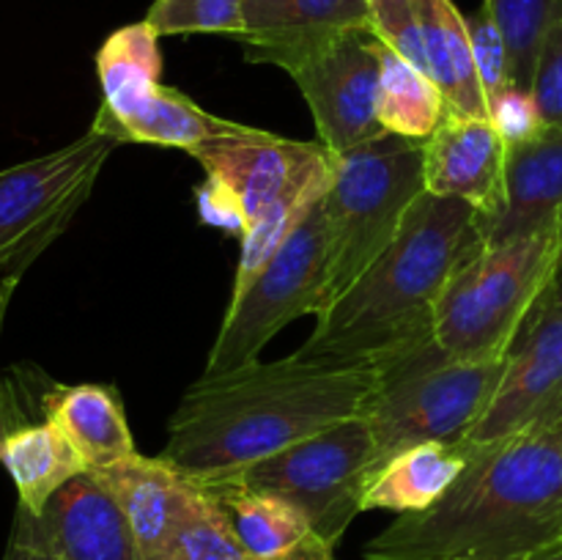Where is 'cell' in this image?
Instances as JSON below:
<instances>
[{
  "label": "cell",
  "instance_id": "1",
  "mask_svg": "<svg viewBox=\"0 0 562 560\" xmlns=\"http://www.w3.org/2000/svg\"><path fill=\"white\" fill-rule=\"evenodd\" d=\"M376 379V366H329L296 355L201 377L181 395L159 456L195 481H214L360 417Z\"/></svg>",
  "mask_w": 562,
  "mask_h": 560
},
{
  "label": "cell",
  "instance_id": "2",
  "mask_svg": "<svg viewBox=\"0 0 562 560\" xmlns=\"http://www.w3.org/2000/svg\"><path fill=\"white\" fill-rule=\"evenodd\" d=\"M562 538V415L475 445L464 472L426 511L398 514L366 560H516Z\"/></svg>",
  "mask_w": 562,
  "mask_h": 560
},
{
  "label": "cell",
  "instance_id": "3",
  "mask_svg": "<svg viewBox=\"0 0 562 560\" xmlns=\"http://www.w3.org/2000/svg\"><path fill=\"white\" fill-rule=\"evenodd\" d=\"M483 247L472 203L423 192L393 245L316 316L294 355L329 366H376L415 349L434 338L437 302L450 278Z\"/></svg>",
  "mask_w": 562,
  "mask_h": 560
},
{
  "label": "cell",
  "instance_id": "4",
  "mask_svg": "<svg viewBox=\"0 0 562 560\" xmlns=\"http://www.w3.org/2000/svg\"><path fill=\"white\" fill-rule=\"evenodd\" d=\"M423 152L426 141L384 132L351 152L333 154V173L322 198L329 256L327 307L393 245L409 209L426 192Z\"/></svg>",
  "mask_w": 562,
  "mask_h": 560
},
{
  "label": "cell",
  "instance_id": "5",
  "mask_svg": "<svg viewBox=\"0 0 562 560\" xmlns=\"http://www.w3.org/2000/svg\"><path fill=\"white\" fill-rule=\"evenodd\" d=\"M505 366L508 357L456 360L437 338L376 362V388L362 412L373 437L371 475L412 445L467 439L492 404Z\"/></svg>",
  "mask_w": 562,
  "mask_h": 560
},
{
  "label": "cell",
  "instance_id": "6",
  "mask_svg": "<svg viewBox=\"0 0 562 560\" xmlns=\"http://www.w3.org/2000/svg\"><path fill=\"white\" fill-rule=\"evenodd\" d=\"M560 256L562 234L554 231L483 247L437 302V344L456 360H505L536 316Z\"/></svg>",
  "mask_w": 562,
  "mask_h": 560
},
{
  "label": "cell",
  "instance_id": "7",
  "mask_svg": "<svg viewBox=\"0 0 562 560\" xmlns=\"http://www.w3.org/2000/svg\"><path fill=\"white\" fill-rule=\"evenodd\" d=\"M327 223L318 201L261 272L231 296L203 377L252 366L263 346L294 318L318 316L327 307Z\"/></svg>",
  "mask_w": 562,
  "mask_h": 560
},
{
  "label": "cell",
  "instance_id": "8",
  "mask_svg": "<svg viewBox=\"0 0 562 560\" xmlns=\"http://www.w3.org/2000/svg\"><path fill=\"white\" fill-rule=\"evenodd\" d=\"M371 467L373 437L368 421L360 415L223 478H234L241 486L291 503L305 514L313 533L335 547L362 511Z\"/></svg>",
  "mask_w": 562,
  "mask_h": 560
},
{
  "label": "cell",
  "instance_id": "9",
  "mask_svg": "<svg viewBox=\"0 0 562 560\" xmlns=\"http://www.w3.org/2000/svg\"><path fill=\"white\" fill-rule=\"evenodd\" d=\"M119 141L88 130L69 146L0 170V256L25 267L66 231Z\"/></svg>",
  "mask_w": 562,
  "mask_h": 560
},
{
  "label": "cell",
  "instance_id": "10",
  "mask_svg": "<svg viewBox=\"0 0 562 560\" xmlns=\"http://www.w3.org/2000/svg\"><path fill=\"white\" fill-rule=\"evenodd\" d=\"M379 44L373 31H346L261 60L289 71L316 121L318 143L335 157L384 135L376 115Z\"/></svg>",
  "mask_w": 562,
  "mask_h": 560
},
{
  "label": "cell",
  "instance_id": "11",
  "mask_svg": "<svg viewBox=\"0 0 562 560\" xmlns=\"http://www.w3.org/2000/svg\"><path fill=\"white\" fill-rule=\"evenodd\" d=\"M190 157L201 163L206 179L234 192L245 214V234L285 190L333 168V154L322 143L289 141L256 126L203 143Z\"/></svg>",
  "mask_w": 562,
  "mask_h": 560
},
{
  "label": "cell",
  "instance_id": "12",
  "mask_svg": "<svg viewBox=\"0 0 562 560\" xmlns=\"http://www.w3.org/2000/svg\"><path fill=\"white\" fill-rule=\"evenodd\" d=\"M11 538L36 544L60 560H143L119 500L91 472L71 478L38 514L16 505Z\"/></svg>",
  "mask_w": 562,
  "mask_h": 560
},
{
  "label": "cell",
  "instance_id": "13",
  "mask_svg": "<svg viewBox=\"0 0 562 560\" xmlns=\"http://www.w3.org/2000/svg\"><path fill=\"white\" fill-rule=\"evenodd\" d=\"M562 415V313H536L508 355L503 382L470 445L497 443Z\"/></svg>",
  "mask_w": 562,
  "mask_h": 560
},
{
  "label": "cell",
  "instance_id": "14",
  "mask_svg": "<svg viewBox=\"0 0 562 560\" xmlns=\"http://www.w3.org/2000/svg\"><path fill=\"white\" fill-rule=\"evenodd\" d=\"M486 247L532 234H562V132L543 124L536 135L508 143L503 203L477 217Z\"/></svg>",
  "mask_w": 562,
  "mask_h": 560
},
{
  "label": "cell",
  "instance_id": "15",
  "mask_svg": "<svg viewBox=\"0 0 562 560\" xmlns=\"http://www.w3.org/2000/svg\"><path fill=\"white\" fill-rule=\"evenodd\" d=\"M508 141L492 119H467L450 113L442 119L423 152L426 192L461 198L492 217L503 203Z\"/></svg>",
  "mask_w": 562,
  "mask_h": 560
},
{
  "label": "cell",
  "instance_id": "16",
  "mask_svg": "<svg viewBox=\"0 0 562 560\" xmlns=\"http://www.w3.org/2000/svg\"><path fill=\"white\" fill-rule=\"evenodd\" d=\"M115 500L135 530L143 560H154L201 494V483L162 456H130L88 470Z\"/></svg>",
  "mask_w": 562,
  "mask_h": 560
},
{
  "label": "cell",
  "instance_id": "17",
  "mask_svg": "<svg viewBox=\"0 0 562 560\" xmlns=\"http://www.w3.org/2000/svg\"><path fill=\"white\" fill-rule=\"evenodd\" d=\"M245 58L291 53L346 31H371V0H241Z\"/></svg>",
  "mask_w": 562,
  "mask_h": 560
},
{
  "label": "cell",
  "instance_id": "18",
  "mask_svg": "<svg viewBox=\"0 0 562 560\" xmlns=\"http://www.w3.org/2000/svg\"><path fill=\"white\" fill-rule=\"evenodd\" d=\"M241 126L245 124L206 113L201 104H195L176 88L162 86V82L119 110H110L102 104L97 119H93V130L104 132L119 143L184 148L187 154L209 141L234 135Z\"/></svg>",
  "mask_w": 562,
  "mask_h": 560
},
{
  "label": "cell",
  "instance_id": "19",
  "mask_svg": "<svg viewBox=\"0 0 562 560\" xmlns=\"http://www.w3.org/2000/svg\"><path fill=\"white\" fill-rule=\"evenodd\" d=\"M42 412L75 445L88 470H104L137 453L113 384H53L42 395Z\"/></svg>",
  "mask_w": 562,
  "mask_h": 560
},
{
  "label": "cell",
  "instance_id": "20",
  "mask_svg": "<svg viewBox=\"0 0 562 560\" xmlns=\"http://www.w3.org/2000/svg\"><path fill=\"white\" fill-rule=\"evenodd\" d=\"M472 448L475 445L461 439V443H420L401 450L371 475L362 494V511L412 514V511L431 508L464 472Z\"/></svg>",
  "mask_w": 562,
  "mask_h": 560
},
{
  "label": "cell",
  "instance_id": "21",
  "mask_svg": "<svg viewBox=\"0 0 562 560\" xmlns=\"http://www.w3.org/2000/svg\"><path fill=\"white\" fill-rule=\"evenodd\" d=\"M0 464L14 481L20 508L38 514L71 478L88 472L86 461L53 421L20 423L0 443Z\"/></svg>",
  "mask_w": 562,
  "mask_h": 560
},
{
  "label": "cell",
  "instance_id": "22",
  "mask_svg": "<svg viewBox=\"0 0 562 560\" xmlns=\"http://www.w3.org/2000/svg\"><path fill=\"white\" fill-rule=\"evenodd\" d=\"M201 483L252 558H283L313 536L305 514L274 494L241 486L234 478H214V481Z\"/></svg>",
  "mask_w": 562,
  "mask_h": 560
},
{
  "label": "cell",
  "instance_id": "23",
  "mask_svg": "<svg viewBox=\"0 0 562 560\" xmlns=\"http://www.w3.org/2000/svg\"><path fill=\"white\" fill-rule=\"evenodd\" d=\"M379 64L382 71H379L376 115L382 130L428 141L448 115V102L437 82L393 53L387 44H379Z\"/></svg>",
  "mask_w": 562,
  "mask_h": 560
},
{
  "label": "cell",
  "instance_id": "24",
  "mask_svg": "<svg viewBox=\"0 0 562 560\" xmlns=\"http://www.w3.org/2000/svg\"><path fill=\"white\" fill-rule=\"evenodd\" d=\"M97 71L104 108L119 110L135 102L137 97L159 86L162 75L159 33L146 20L119 27L104 38L97 55Z\"/></svg>",
  "mask_w": 562,
  "mask_h": 560
},
{
  "label": "cell",
  "instance_id": "25",
  "mask_svg": "<svg viewBox=\"0 0 562 560\" xmlns=\"http://www.w3.org/2000/svg\"><path fill=\"white\" fill-rule=\"evenodd\" d=\"M329 173L313 176V179L300 181L291 190H285L256 223L247 228V234L241 236V253H239V267H236V280H234V294H239L252 278L263 269V264L274 256V253L283 247V242L300 228L302 220L313 212L318 201L324 198L329 184Z\"/></svg>",
  "mask_w": 562,
  "mask_h": 560
},
{
  "label": "cell",
  "instance_id": "26",
  "mask_svg": "<svg viewBox=\"0 0 562 560\" xmlns=\"http://www.w3.org/2000/svg\"><path fill=\"white\" fill-rule=\"evenodd\" d=\"M497 22L510 58V77L519 91H530L543 38L562 22V0H483Z\"/></svg>",
  "mask_w": 562,
  "mask_h": 560
},
{
  "label": "cell",
  "instance_id": "27",
  "mask_svg": "<svg viewBox=\"0 0 562 560\" xmlns=\"http://www.w3.org/2000/svg\"><path fill=\"white\" fill-rule=\"evenodd\" d=\"M201 483V481H198ZM154 560H258L241 547L236 533L231 530L228 519L214 503L212 494L203 489L195 497L192 508L176 527L170 541Z\"/></svg>",
  "mask_w": 562,
  "mask_h": 560
},
{
  "label": "cell",
  "instance_id": "28",
  "mask_svg": "<svg viewBox=\"0 0 562 560\" xmlns=\"http://www.w3.org/2000/svg\"><path fill=\"white\" fill-rule=\"evenodd\" d=\"M146 22L159 36L228 33L239 38L245 33L241 0H154Z\"/></svg>",
  "mask_w": 562,
  "mask_h": 560
},
{
  "label": "cell",
  "instance_id": "29",
  "mask_svg": "<svg viewBox=\"0 0 562 560\" xmlns=\"http://www.w3.org/2000/svg\"><path fill=\"white\" fill-rule=\"evenodd\" d=\"M467 27H470L477 77H481L483 93H486L488 108H492V104L497 102V99H503L510 88H516L514 77H510L508 47H505L503 33H499L497 22H494L486 3H483L475 14L467 16Z\"/></svg>",
  "mask_w": 562,
  "mask_h": 560
},
{
  "label": "cell",
  "instance_id": "30",
  "mask_svg": "<svg viewBox=\"0 0 562 560\" xmlns=\"http://www.w3.org/2000/svg\"><path fill=\"white\" fill-rule=\"evenodd\" d=\"M371 31L379 42L428 75L420 16L412 0H371Z\"/></svg>",
  "mask_w": 562,
  "mask_h": 560
},
{
  "label": "cell",
  "instance_id": "31",
  "mask_svg": "<svg viewBox=\"0 0 562 560\" xmlns=\"http://www.w3.org/2000/svg\"><path fill=\"white\" fill-rule=\"evenodd\" d=\"M530 93L543 124L562 132V22L543 38Z\"/></svg>",
  "mask_w": 562,
  "mask_h": 560
},
{
  "label": "cell",
  "instance_id": "32",
  "mask_svg": "<svg viewBox=\"0 0 562 560\" xmlns=\"http://www.w3.org/2000/svg\"><path fill=\"white\" fill-rule=\"evenodd\" d=\"M198 209H201L203 223L217 225V228L231 231V234H245V214H241L239 201L220 181H203V187L198 190Z\"/></svg>",
  "mask_w": 562,
  "mask_h": 560
},
{
  "label": "cell",
  "instance_id": "33",
  "mask_svg": "<svg viewBox=\"0 0 562 560\" xmlns=\"http://www.w3.org/2000/svg\"><path fill=\"white\" fill-rule=\"evenodd\" d=\"M22 272H9L3 283H0V335H3L5 313H9V302L11 296H14ZM20 423H25V415H22L20 404H16L14 390L9 388V382H5L3 373H0V443H3V439L9 437L11 428H16Z\"/></svg>",
  "mask_w": 562,
  "mask_h": 560
},
{
  "label": "cell",
  "instance_id": "34",
  "mask_svg": "<svg viewBox=\"0 0 562 560\" xmlns=\"http://www.w3.org/2000/svg\"><path fill=\"white\" fill-rule=\"evenodd\" d=\"M333 549L335 547H329L327 541H322V538L313 533L307 541H302L300 547L291 549L289 555H283V558H274V560H335Z\"/></svg>",
  "mask_w": 562,
  "mask_h": 560
},
{
  "label": "cell",
  "instance_id": "35",
  "mask_svg": "<svg viewBox=\"0 0 562 560\" xmlns=\"http://www.w3.org/2000/svg\"><path fill=\"white\" fill-rule=\"evenodd\" d=\"M3 560H60V558H58V555L47 552V549L36 547V544L9 538V547H5Z\"/></svg>",
  "mask_w": 562,
  "mask_h": 560
},
{
  "label": "cell",
  "instance_id": "36",
  "mask_svg": "<svg viewBox=\"0 0 562 560\" xmlns=\"http://www.w3.org/2000/svg\"><path fill=\"white\" fill-rule=\"evenodd\" d=\"M536 313H562V256L558 269H554V278L549 283L547 294H543L541 305L536 307Z\"/></svg>",
  "mask_w": 562,
  "mask_h": 560
},
{
  "label": "cell",
  "instance_id": "37",
  "mask_svg": "<svg viewBox=\"0 0 562 560\" xmlns=\"http://www.w3.org/2000/svg\"><path fill=\"white\" fill-rule=\"evenodd\" d=\"M516 560H562V538L560 541H552V544H547V547L536 549V552L521 555V558H516Z\"/></svg>",
  "mask_w": 562,
  "mask_h": 560
},
{
  "label": "cell",
  "instance_id": "38",
  "mask_svg": "<svg viewBox=\"0 0 562 560\" xmlns=\"http://www.w3.org/2000/svg\"><path fill=\"white\" fill-rule=\"evenodd\" d=\"M25 264L16 261L14 256H0V272H25Z\"/></svg>",
  "mask_w": 562,
  "mask_h": 560
}]
</instances>
